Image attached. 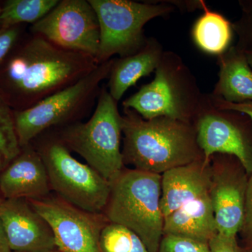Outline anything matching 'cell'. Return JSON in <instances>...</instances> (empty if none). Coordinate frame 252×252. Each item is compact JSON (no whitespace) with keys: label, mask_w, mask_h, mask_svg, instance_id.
Returning a JSON list of instances; mask_svg holds the SVG:
<instances>
[{"label":"cell","mask_w":252,"mask_h":252,"mask_svg":"<svg viewBox=\"0 0 252 252\" xmlns=\"http://www.w3.org/2000/svg\"><path fill=\"white\" fill-rule=\"evenodd\" d=\"M251 252H252V251H251Z\"/></svg>","instance_id":"35"},{"label":"cell","mask_w":252,"mask_h":252,"mask_svg":"<svg viewBox=\"0 0 252 252\" xmlns=\"http://www.w3.org/2000/svg\"><path fill=\"white\" fill-rule=\"evenodd\" d=\"M209 96L212 104L217 108L243 113L250 117L252 121V101L241 102V103H231V102H225L223 99L219 97H215L211 94H209Z\"/></svg>","instance_id":"27"},{"label":"cell","mask_w":252,"mask_h":252,"mask_svg":"<svg viewBox=\"0 0 252 252\" xmlns=\"http://www.w3.org/2000/svg\"><path fill=\"white\" fill-rule=\"evenodd\" d=\"M233 32L232 23L226 18L207 9L194 23L191 34L199 49L220 56L230 47Z\"/></svg>","instance_id":"19"},{"label":"cell","mask_w":252,"mask_h":252,"mask_svg":"<svg viewBox=\"0 0 252 252\" xmlns=\"http://www.w3.org/2000/svg\"><path fill=\"white\" fill-rule=\"evenodd\" d=\"M163 52L160 43L150 36L135 54L114 59L107 85L113 98L119 102L127 89L141 78L155 72Z\"/></svg>","instance_id":"15"},{"label":"cell","mask_w":252,"mask_h":252,"mask_svg":"<svg viewBox=\"0 0 252 252\" xmlns=\"http://www.w3.org/2000/svg\"><path fill=\"white\" fill-rule=\"evenodd\" d=\"M250 117L243 113L215 107L209 94H203L192 124L203 155L204 166L216 154L236 158L248 173L252 172V141L246 127Z\"/></svg>","instance_id":"9"},{"label":"cell","mask_w":252,"mask_h":252,"mask_svg":"<svg viewBox=\"0 0 252 252\" xmlns=\"http://www.w3.org/2000/svg\"><path fill=\"white\" fill-rule=\"evenodd\" d=\"M49 177L40 154L30 144L0 173V192L4 199L40 200L49 196Z\"/></svg>","instance_id":"13"},{"label":"cell","mask_w":252,"mask_h":252,"mask_svg":"<svg viewBox=\"0 0 252 252\" xmlns=\"http://www.w3.org/2000/svg\"><path fill=\"white\" fill-rule=\"evenodd\" d=\"M212 208L217 233L230 238L245 223V193L242 187L229 177H217L210 189Z\"/></svg>","instance_id":"18"},{"label":"cell","mask_w":252,"mask_h":252,"mask_svg":"<svg viewBox=\"0 0 252 252\" xmlns=\"http://www.w3.org/2000/svg\"><path fill=\"white\" fill-rule=\"evenodd\" d=\"M113 62L112 59L99 64L86 77L31 108L14 111L15 126L21 148L46 130L81 122L97 103L101 84L108 79Z\"/></svg>","instance_id":"7"},{"label":"cell","mask_w":252,"mask_h":252,"mask_svg":"<svg viewBox=\"0 0 252 252\" xmlns=\"http://www.w3.org/2000/svg\"><path fill=\"white\" fill-rule=\"evenodd\" d=\"M16 44L1 64L0 79V94L14 111L31 108L99 65L93 56L63 49L31 32L21 45Z\"/></svg>","instance_id":"1"},{"label":"cell","mask_w":252,"mask_h":252,"mask_svg":"<svg viewBox=\"0 0 252 252\" xmlns=\"http://www.w3.org/2000/svg\"><path fill=\"white\" fill-rule=\"evenodd\" d=\"M0 14H1V6H0ZM0 28H1V26H0Z\"/></svg>","instance_id":"33"},{"label":"cell","mask_w":252,"mask_h":252,"mask_svg":"<svg viewBox=\"0 0 252 252\" xmlns=\"http://www.w3.org/2000/svg\"><path fill=\"white\" fill-rule=\"evenodd\" d=\"M245 223L247 229L252 235V174L245 193Z\"/></svg>","instance_id":"28"},{"label":"cell","mask_w":252,"mask_h":252,"mask_svg":"<svg viewBox=\"0 0 252 252\" xmlns=\"http://www.w3.org/2000/svg\"><path fill=\"white\" fill-rule=\"evenodd\" d=\"M158 252H210L208 244L175 235H164Z\"/></svg>","instance_id":"24"},{"label":"cell","mask_w":252,"mask_h":252,"mask_svg":"<svg viewBox=\"0 0 252 252\" xmlns=\"http://www.w3.org/2000/svg\"><path fill=\"white\" fill-rule=\"evenodd\" d=\"M28 200L51 227L60 251L103 252L100 235L107 223L100 214L84 211L59 197Z\"/></svg>","instance_id":"11"},{"label":"cell","mask_w":252,"mask_h":252,"mask_svg":"<svg viewBox=\"0 0 252 252\" xmlns=\"http://www.w3.org/2000/svg\"><path fill=\"white\" fill-rule=\"evenodd\" d=\"M0 220L11 252H49L57 248L51 227L27 199H4Z\"/></svg>","instance_id":"12"},{"label":"cell","mask_w":252,"mask_h":252,"mask_svg":"<svg viewBox=\"0 0 252 252\" xmlns=\"http://www.w3.org/2000/svg\"><path fill=\"white\" fill-rule=\"evenodd\" d=\"M21 33L22 31L20 26L0 28V66L19 41Z\"/></svg>","instance_id":"25"},{"label":"cell","mask_w":252,"mask_h":252,"mask_svg":"<svg viewBox=\"0 0 252 252\" xmlns=\"http://www.w3.org/2000/svg\"><path fill=\"white\" fill-rule=\"evenodd\" d=\"M210 252H240L236 238L217 233L208 242Z\"/></svg>","instance_id":"26"},{"label":"cell","mask_w":252,"mask_h":252,"mask_svg":"<svg viewBox=\"0 0 252 252\" xmlns=\"http://www.w3.org/2000/svg\"><path fill=\"white\" fill-rule=\"evenodd\" d=\"M49 252H56V251Z\"/></svg>","instance_id":"34"},{"label":"cell","mask_w":252,"mask_h":252,"mask_svg":"<svg viewBox=\"0 0 252 252\" xmlns=\"http://www.w3.org/2000/svg\"><path fill=\"white\" fill-rule=\"evenodd\" d=\"M162 175L137 170H122L111 182L105 217L138 235L149 252H158L163 237L160 208Z\"/></svg>","instance_id":"3"},{"label":"cell","mask_w":252,"mask_h":252,"mask_svg":"<svg viewBox=\"0 0 252 252\" xmlns=\"http://www.w3.org/2000/svg\"><path fill=\"white\" fill-rule=\"evenodd\" d=\"M163 233L208 244L217 233L210 193L189 202L164 218Z\"/></svg>","instance_id":"17"},{"label":"cell","mask_w":252,"mask_h":252,"mask_svg":"<svg viewBox=\"0 0 252 252\" xmlns=\"http://www.w3.org/2000/svg\"><path fill=\"white\" fill-rule=\"evenodd\" d=\"M59 0H8L1 6L0 26L8 28L39 22L49 14Z\"/></svg>","instance_id":"20"},{"label":"cell","mask_w":252,"mask_h":252,"mask_svg":"<svg viewBox=\"0 0 252 252\" xmlns=\"http://www.w3.org/2000/svg\"><path fill=\"white\" fill-rule=\"evenodd\" d=\"M122 118L124 163L135 170L161 174L203 158L191 123L167 117L146 120L130 109Z\"/></svg>","instance_id":"2"},{"label":"cell","mask_w":252,"mask_h":252,"mask_svg":"<svg viewBox=\"0 0 252 252\" xmlns=\"http://www.w3.org/2000/svg\"><path fill=\"white\" fill-rule=\"evenodd\" d=\"M14 110L0 94V173L21 154Z\"/></svg>","instance_id":"21"},{"label":"cell","mask_w":252,"mask_h":252,"mask_svg":"<svg viewBox=\"0 0 252 252\" xmlns=\"http://www.w3.org/2000/svg\"><path fill=\"white\" fill-rule=\"evenodd\" d=\"M203 94L198 81L178 54L164 51L152 82L123 102L146 120L167 117L193 122Z\"/></svg>","instance_id":"4"},{"label":"cell","mask_w":252,"mask_h":252,"mask_svg":"<svg viewBox=\"0 0 252 252\" xmlns=\"http://www.w3.org/2000/svg\"><path fill=\"white\" fill-rule=\"evenodd\" d=\"M241 16L232 23L233 31L238 36L236 46L245 52L252 51V0L239 1Z\"/></svg>","instance_id":"23"},{"label":"cell","mask_w":252,"mask_h":252,"mask_svg":"<svg viewBox=\"0 0 252 252\" xmlns=\"http://www.w3.org/2000/svg\"><path fill=\"white\" fill-rule=\"evenodd\" d=\"M175 7L179 8L182 11L191 12L198 9H208L207 4L203 1H166Z\"/></svg>","instance_id":"29"},{"label":"cell","mask_w":252,"mask_h":252,"mask_svg":"<svg viewBox=\"0 0 252 252\" xmlns=\"http://www.w3.org/2000/svg\"><path fill=\"white\" fill-rule=\"evenodd\" d=\"M34 149L45 165L50 187L74 206L100 214L108 203L111 184L88 164L74 158L53 129L37 136Z\"/></svg>","instance_id":"6"},{"label":"cell","mask_w":252,"mask_h":252,"mask_svg":"<svg viewBox=\"0 0 252 252\" xmlns=\"http://www.w3.org/2000/svg\"><path fill=\"white\" fill-rule=\"evenodd\" d=\"M200 160L162 174L160 208L163 218L210 193L212 181L207 166H204Z\"/></svg>","instance_id":"14"},{"label":"cell","mask_w":252,"mask_h":252,"mask_svg":"<svg viewBox=\"0 0 252 252\" xmlns=\"http://www.w3.org/2000/svg\"><path fill=\"white\" fill-rule=\"evenodd\" d=\"M99 27V44L96 60L99 64L140 51L147 37L144 27L154 18L165 17L175 7L166 1H139L130 0H89Z\"/></svg>","instance_id":"8"},{"label":"cell","mask_w":252,"mask_h":252,"mask_svg":"<svg viewBox=\"0 0 252 252\" xmlns=\"http://www.w3.org/2000/svg\"><path fill=\"white\" fill-rule=\"evenodd\" d=\"M245 52V51H244ZM246 55L247 60H248L249 64L252 69V51H248V52H245Z\"/></svg>","instance_id":"31"},{"label":"cell","mask_w":252,"mask_h":252,"mask_svg":"<svg viewBox=\"0 0 252 252\" xmlns=\"http://www.w3.org/2000/svg\"><path fill=\"white\" fill-rule=\"evenodd\" d=\"M103 252H149L133 231L117 223H107L100 235Z\"/></svg>","instance_id":"22"},{"label":"cell","mask_w":252,"mask_h":252,"mask_svg":"<svg viewBox=\"0 0 252 252\" xmlns=\"http://www.w3.org/2000/svg\"><path fill=\"white\" fill-rule=\"evenodd\" d=\"M3 201L2 199L1 198V197H0V205H1V202Z\"/></svg>","instance_id":"32"},{"label":"cell","mask_w":252,"mask_h":252,"mask_svg":"<svg viewBox=\"0 0 252 252\" xmlns=\"http://www.w3.org/2000/svg\"><path fill=\"white\" fill-rule=\"evenodd\" d=\"M30 32L69 51L95 59L98 53V20L89 0H59Z\"/></svg>","instance_id":"10"},{"label":"cell","mask_w":252,"mask_h":252,"mask_svg":"<svg viewBox=\"0 0 252 252\" xmlns=\"http://www.w3.org/2000/svg\"><path fill=\"white\" fill-rule=\"evenodd\" d=\"M122 114L118 102L102 86L95 109L87 122H77L52 128L70 152L85 159L89 166L112 182L124 167L122 139Z\"/></svg>","instance_id":"5"},{"label":"cell","mask_w":252,"mask_h":252,"mask_svg":"<svg viewBox=\"0 0 252 252\" xmlns=\"http://www.w3.org/2000/svg\"><path fill=\"white\" fill-rule=\"evenodd\" d=\"M219 79L212 94L231 103L252 101V69L246 55L231 46L218 56Z\"/></svg>","instance_id":"16"},{"label":"cell","mask_w":252,"mask_h":252,"mask_svg":"<svg viewBox=\"0 0 252 252\" xmlns=\"http://www.w3.org/2000/svg\"><path fill=\"white\" fill-rule=\"evenodd\" d=\"M0 252H11L7 237L0 220Z\"/></svg>","instance_id":"30"}]
</instances>
